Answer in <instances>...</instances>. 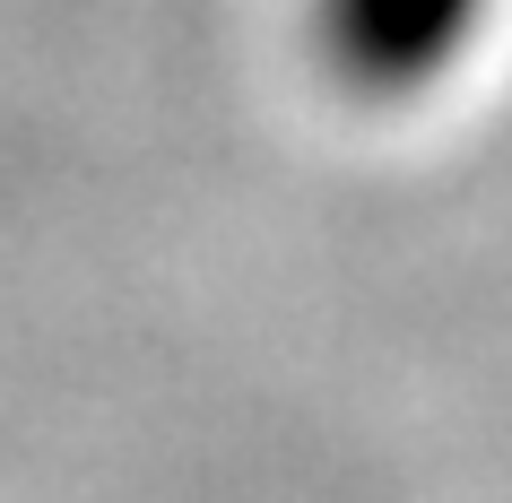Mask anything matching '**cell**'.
<instances>
[{
    "label": "cell",
    "mask_w": 512,
    "mask_h": 503,
    "mask_svg": "<svg viewBox=\"0 0 512 503\" xmlns=\"http://www.w3.org/2000/svg\"><path fill=\"white\" fill-rule=\"evenodd\" d=\"M486 0H322V53L365 96H400L434 79L469 44Z\"/></svg>",
    "instance_id": "1"
}]
</instances>
